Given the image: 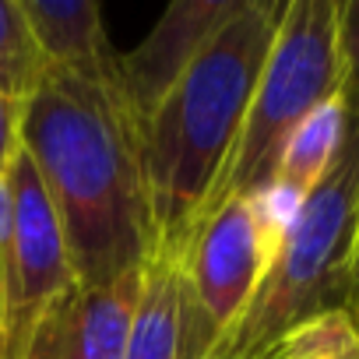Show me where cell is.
<instances>
[{"mask_svg": "<svg viewBox=\"0 0 359 359\" xmlns=\"http://www.w3.org/2000/svg\"><path fill=\"white\" fill-rule=\"evenodd\" d=\"M18 151H22V106L0 92V176H8Z\"/></svg>", "mask_w": 359, "mask_h": 359, "instance_id": "obj_14", "label": "cell"}, {"mask_svg": "<svg viewBox=\"0 0 359 359\" xmlns=\"http://www.w3.org/2000/svg\"><path fill=\"white\" fill-rule=\"evenodd\" d=\"M123 359H180V257L151 254Z\"/></svg>", "mask_w": 359, "mask_h": 359, "instance_id": "obj_11", "label": "cell"}, {"mask_svg": "<svg viewBox=\"0 0 359 359\" xmlns=\"http://www.w3.org/2000/svg\"><path fill=\"white\" fill-rule=\"evenodd\" d=\"M289 212L268 194L219 205L180 257V359H205L215 338L236 320L289 226Z\"/></svg>", "mask_w": 359, "mask_h": 359, "instance_id": "obj_6", "label": "cell"}, {"mask_svg": "<svg viewBox=\"0 0 359 359\" xmlns=\"http://www.w3.org/2000/svg\"><path fill=\"white\" fill-rule=\"evenodd\" d=\"M8 247L0 271V359H57L81 285L60 219L25 151L8 169Z\"/></svg>", "mask_w": 359, "mask_h": 359, "instance_id": "obj_5", "label": "cell"}, {"mask_svg": "<svg viewBox=\"0 0 359 359\" xmlns=\"http://www.w3.org/2000/svg\"><path fill=\"white\" fill-rule=\"evenodd\" d=\"M144 292V264L106 282L81 289L67 310L57 359H123L134 313Z\"/></svg>", "mask_w": 359, "mask_h": 359, "instance_id": "obj_9", "label": "cell"}, {"mask_svg": "<svg viewBox=\"0 0 359 359\" xmlns=\"http://www.w3.org/2000/svg\"><path fill=\"white\" fill-rule=\"evenodd\" d=\"M22 151L60 219L81 289L148 264L141 123L123 92L46 67L22 106Z\"/></svg>", "mask_w": 359, "mask_h": 359, "instance_id": "obj_1", "label": "cell"}, {"mask_svg": "<svg viewBox=\"0 0 359 359\" xmlns=\"http://www.w3.org/2000/svg\"><path fill=\"white\" fill-rule=\"evenodd\" d=\"M341 127H345V95L338 88L285 141V148L278 155V165H275V176L268 184V194L289 215L303 205V198L320 184L324 172L331 169V162L338 155V144H341Z\"/></svg>", "mask_w": 359, "mask_h": 359, "instance_id": "obj_10", "label": "cell"}, {"mask_svg": "<svg viewBox=\"0 0 359 359\" xmlns=\"http://www.w3.org/2000/svg\"><path fill=\"white\" fill-rule=\"evenodd\" d=\"M22 11L46 67L127 95L120 67L123 53L109 43L95 0H22Z\"/></svg>", "mask_w": 359, "mask_h": 359, "instance_id": "obj_8", "label": "cell"}, {"mask_svg": "<svg viewBox=\"0 0 359 359\" xmlns=\"http://www.w3.org/2000/svg\"><path fill=\"white\" fill-rule=\"evenodd\" d=\"M285 0H243L141 127L151 254L184 257L236 148Z\"/></svg>", "mask_w": 359, "mask_h": 359, "instance_id": "obj_2", "label": "cell"}, {"mask_svg": "<svg viewBox=\"0 0 359 359\" xmlns=\"http://www.w3.org/2000/svg\"><path fill=\"white\" fill-rule=\"evenodd\" d=\"M278 359H359V327L348 310H331L303 324Z\"/></svg>", "mask_w": 359, "mask_h": 359, "instance_id": "obj_13", "label": "cell"}, {"mask_svg": "<svg viewBox=\"0 0 359 359\" xmlns=\"http://www.w3.org/2000/svg\"><path fill=\"white\" fill-rule=\"evenodd\" d=\"M243 0H176L165 8L158 25L144 36V43L120 57L127 102L144 127L148 113L169 92V85L184 74V67L198 57V50L236 15Z\"/></svg>", "mask_w": 359, "mask_h": 359, "instance_id": "obj_7", "label": "cell"}, {"mask_svg": "<svg viewBox=\"0 0 359 359\" xmlns=\"http://www.w3.org/2000/svg\"><path fill=\"white\" fill-rule=\"evenodd\" d=\"M43 74L46 60L25 22L22 0H0V92L11 102L25 106V99L39 88Z\"/></svg>", "mask_w": 359, "mask_h": 359, "instance_id": "obj_12", "label": "cell"}, {"mask_svg": "<svg viewBox=\"0 0 359 359\" xmlns=\"http://www.w3.org/2000/svg\"><path fill=\"white\" fill-rule=\"evenodd\" d=\"M345 78L341 0H285L271 50L257 74L236 148L198 226L226 201L268 191L292 130L327 102ZM194 226V233H198Z\"/></svg>", "mask_w": 359, "mask_h": 359, "instance_id": "obj_4", "label": "cell"}, {"mask_svg": "<svg viewBox=\"0 0 359 359\" xmlns=\"http://www.w3.org/2000/svg\"><path fill=\"white\" fill-rule=\"evenodd\" d=\"M8 219H11L8 176H0V271H4V247H8Z\"/></svg>", "mask_w": 359, "mask_h": 359, "instance_id": "obj_15", "label": "cell"}, {"mask_svg": "<svg viewBox=\"0 0 359 359\" xmlns=\"http://www.w3.org/2000/svg\"><path fill=\"white\" fill-rule=\"evenodd\" d=\"M341 50L345 127L338 155L292 212L271 268L205 359H278L303 324L348 306L359 233V0L341 4Z\"/></svg>", "mask_w": 359, "mask_h": 359, "instance_id": "obj_3", "label": "cell"}]
</instances>
